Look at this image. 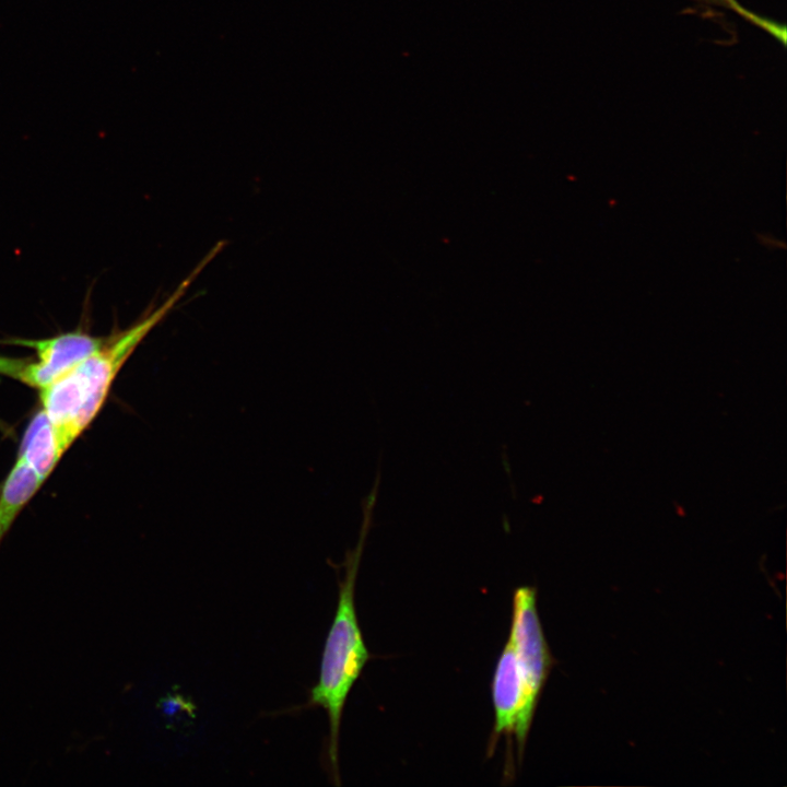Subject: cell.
<instances>
[{
  "mask_svg": "<svg viewBox=\"0 0 787 787\" xmlns=\"http://www.w3.org/2000/svg\"><path fill=\"white\" fill-rule=\"evenodd\" d=\"M104 338L73 331L40 340H14L35 350L36 360L27 361L20 381L38 389L49 385L80 361L96 351Z\"/></svg>",
  "mask_w": 787,
  "mask_h": 787,
  "instance_id": "4",
  "label": "cell"
},
{
  "mask_svg": "<svg viewBox=\"0 0 787 787\" xmlns=\"http://www.w3.org/2000/svg\"><path fill=\"white\" fill-rule=\"evenodd\" d=\"M509 637L524 686L522 708L514 732L521 762L537 703L552 666L538 615L536 588L522 586L514 591Z\"/></svg>",
  "mask_w": 787,
  "mask_h": 787,
  "instance_id": "3",
  "label": "cell"
},
{
  "mask_svg": "<svg viewBox=\"0 0 787 787\" xmlns=\"http://www.w3.org/2000/svg\"><path fill=\"white\" fill-rule=\"evenodd\" d=\"M492 701L494 725L491 732L488 754L494 751L501 736L509 737L515 732L524 702V686L512 638L502 649L492 680Z\"/></svg>",
  "mask_w": 787,
  "mask_h": 787,
  "instance_id": "5",
  "label": "cell"
},
{
  "mask_svg": "<svg viewBox=\"0 0 787 787\" xmlns=\"http://www.w3.org/2000/svg\"><path fill=\"white\" fill-rule=\"evenodd\" d=\"M67 449L57 428L40 410L25 432L19 457L45 481Z\"/></svg>",
  "mask_w": 787,
  "mask_h": 787,
  "instance_id": "6",
  "label": "cell"
},
{
  "mask_svg": "<svg viewBox=\"0 0 787 787\" xmlns=\"http://www.w3.org/2000/svg\"><path fill=\"white\" fill-rule=\"evenodd\" d=\"M362 533L356 548L345 557L337 609L325 642L317 683L309 690L306 703L297 708L321 707L326 710L329 720L328 762L337 785L340 784L338 752L343 708L350 691L372 657L362 635L354 601L365 537V532Z\"/></svg>",
  "mask_w": 787,
  "mask_h": 787,
  "instance_id": "2",
  "label": "cell"
},
{
  "mask_svg": "<svg viewBox=\"0 0 787 787\" xmlns=\"http://www.w3.org/2000/svg\"><path fill=\"white\" fill-rule=\"evenodd\" d=\"M27 361L0 355V374L20 380Z\"/></svg>",
  "mask_w": 787,
  "mask_h": 787,
  "instance_id": "8",
  "label": "cell"
},
{
  "mask_svg": "<svg viewBox=\"0 0 787 787\" xmlns=\"http://www.w3.org/2000/svg\"><path fill=\"white\" fill-rule=\"evenodd\" d=\"M44 481L19 457L0 492V545L13 521Z\"/></svg>",
  "mask_w": 787,
  "mask_h": 787,
  "instance_id": "7",
  "label": "cell"
},
{
  "mask_svg": "<svg viewBox=\"0 0 787 787\" xmlns=\"http://www.w3.org/2000/svg\"><path fill=\"white\" fill-rule=\"evenodd\" d=\"M209 261V257L201 261L158 308L127 329L104 338L96 351L39 389L42 410L67 448L97 415L117 374L136 348L174 308Z\"/></svg>",
  "mask_w": 787,
  "mask_h": 787,
  "instance_id": "1",
  "label": "cell"
}]
</instances>
